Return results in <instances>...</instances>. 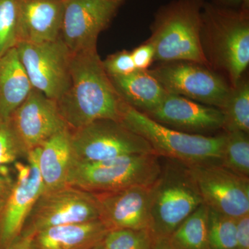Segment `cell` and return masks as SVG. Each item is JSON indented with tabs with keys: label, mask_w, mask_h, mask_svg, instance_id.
<instances>
[{
	"label": "cell",
	"mask_w": 249,
	"mask_h": 249,
	"mask_svg": "<svg viewBox=\"0 0 249 249\" xmlns=\"http://www.w3.org/2000/svg\"><path fill=\"white\" fill-rule=\"evenodd\" d=\"M71 85L56 101L67 127L76 129L99 120L121 121L124 101L106 73L97 49L72 54Z\"/></svg>",
	"instance_id": "obj_1"
},
{
	"label": "cell",
	"mask_w": 249,
	"mask_h": 249,
	"mask_svg": "<svg viewBox=\"0 0 249 249\" xmlns=\"http://www.w3.org/2000/svg\"><path fill=\"white\" fill-rule=\"evenodd\" d=\"M201 43L211 68L225 72L235 88L249 64L248 13L204 2Z\"/></svg>",
	"instance_id": "obj_2"
},
{
	"label": "cell",
	"mask_w": 249,
	"mask_h": 249,
	"mask_svg": "<svg viewBox=\"0 0 249 249\" xmlns=\"http://www.w3.org/2000/svg\"><path fill=\"white\" fill-rule=\"evenodd\" d=\"M204 0H174L160 7L147 42L155 49V61H185L210 67L201 43Z\"/></svg>",
	"instance_id": "obj_3"
},
{
	"label": "cell",
	"mask_w": 249,
	"mask_h": 249,
	"mask_svg": "<svg viewBox=\"0 0 249 249\" xmlns=\"http://www.w3.org/2000/svg\"><path fill=\"white\" fill-rule=\"evenodd\" d=\"M120 122L145 139L160 157L187 166L221 164L226 134L208 136L180 132L159 124L124 102Z\"/></svg>",
	"instance_id": "obj_4"
},
{
	"label": "cell",
	"mask_w": 249,
	"mask_h": 249,
	"mask_svg": "<svg viewBox=\"0 0 249 249\" xmlns=\"http://www.w3.org/2000/svg\"><path fill=\"white\" fill-rule=\"evenodd\" d=\"M204 204L188 167L168 160L152 183L150 231L154 239H167L188 216Z\"/></svg>",
	"instance_id": "obj_5"
},
{
	"label": "cell",
	"mask_w": 249,
	"mask_h": 249,
	"mask_svg": "<svg viewBox=\"0 0 249 249\" xmlns=\"http://www.w3.org/2000/svg\"><path fill=\"white\" fill-rule=\"evenodd\" d=\"M160 158L155 154H142L98 162L76 160L69 174L67 185L93 194L151 185L161 170Z\"/></svg>",
	"instance_id": "obj_6"
},
{
	"label": "cell",
	"mask_w": 249,
	"mask_h": 249,
	"mask_svg": "<svg viewBox=\"0 0 249 249\" xmlns=\"http://www.w3.org/2000/svg\"><path fill=\"white\" fill-rule=\"evenodd\" d=\"M100 216L96 195L67 185L41 193L21 235L29 237L48 228L92 222L100 219Z\"/></svg>",
	"instance_id": "obj_7"
},
{
	"label": "cell",
	"mask_w": 249,
	"mask_h": 249,
	"mask_svg": "<svg viewBox=\"0 0 249 249\" xmlns=\"http://www.w3.org/2000/svg\"><path fill=\"white\" fill-rule=\"evenodd\" d=\"M77 161L98 162L124 156L155 154L145 139L127 128L120 121L99 119L71 129Z\"/></svg>",
	"instance_id": "obj_8"
},
{
	"label": "cell",
	"mask_w": 249,
	"mask_h": 249,
	"mask_svg": "<svg viewBox=\"0 0 249 249\" xmlns=\"http://www.w3.org/2000/svg\"><path fill=\"white\" fill-rule=\"evenodd\" d=\"M148 71L167 92L220 109L232 89L211 68L195 62H163Z\"/></svg>",
	"instance_id": "obj_9"
},
{
	"label": "cell",
	"mask_w": 249,
	"mask_h": 249,
	"mask_svg": "<svg viewBox=\"0 0 249 249\" xmlns=\"http://www.w3.org/2000/svg\"><path fill=\"white\" fill-rule=\"evenodd\" d=\"M33 88L58 101L71 85L72 53L61 39L43 43L19 42L16 47Z\"/></svg>",
	"instance_id": "obj_10"
},
{
	"label": "cell",
	"mask_w": 249,
	"mask_h": 249,
	"mask_svg": "<svg viewBox=\"0 0 249 249\" xmlns=\"http://www.w3.org/2000/svg\"><path fill=\"white\" fill-rule=\"evenodd\" d=\"M37 156L36 148L26 158L27 163H14V184L0 199V249H9L21 235L33 206L44 191Z\"/></svg>",
	"instance_id": "obj_11"
},
{
	"label": "cell",
	"mask_w": 249,
	"mask_h": 249,
	"mask_svg": "<svg viewBox=\"0 0 249 249\" xmlns=\"http://www.w3.org/2000/svg\"><path fill=\"white\" fill-rule=\"evenodd\" d=\"M188 167L209 209L235 219L249 213V178L221 164Z\"/></svg>",
	"instance_id": "obj_12"
},
{
	"label": "cell",
	"mask_w": 249,
	"mask_h": 249,
	"mask_svg": "<svg viewBox=\"0 0 249 249\" xmlns=\"http://www.w3.org/2000/svg\"><path fill=\"white\" fill-rule=\"evenodd\" d=\"M121 4L109 0H65L60 38L72 54L97 49L98 36Z\"/></svg>",
	"instance_id": "obj_13"
},
{
	"label": "cell",
	"mask_w": 249,
	"mask_h": 249,
	"mask_svg": "<svg viewBox=\"0 0 249 249\" xmlns=\"http://www.w3.org/2000/svg\"><path fill=\"white\" fill-rule=\"evenodd\" d=\"M7 123L25 158L54 134L68 127L56 101L35 88L11 114Z\"/></svg>",
	"instance_id": "obj_14"
},
{
	"label": "cell",
	"mask_w": 249,
	"mask_h": 249,
	"mask_svg": "<svg viewBox=\"0 0 249 249\" xmlns=\"http://www.w3.org/2000/svg\"><path fill=\"white\" fill-rule=\"evenodd\" d=\"M145 115L163 125L188 134L206 135L224 127V114L219 108L168 92L160 105Z\"/></svg>",
	"instance_id": "obj_15"
},
{
	"label": "cell",
	"mask_w": 249,
	"mask_h": 249,
	"mask_svg": "<svg viewBox=\"0 0 249 249\" xmlns=\"http://www.w3.org/2000/svg\"><path fill=\"white\" fill-rule=\"evenodd\" d=\"M152 185L95 194L99 204L100 219L109 231L117 229L150 230Z\"/></svg>",
	"instance_id": "obj_16"
},
{
	"label": "cell",
	"mask_w": 249,
	"mask_h": 249,
	"mask_svg": "<svg viewBox=\"0 0 249 249\" xmlns=\"http://www.w3.org/2000/svg\"><path fill=\"white\" fill-rule=\"evenodd\" d=\"M65 0H22L19 42L43 43L58 40Z\"/></svg>",
	"instance_id": "obj_17"
},
{
	"label": "cell",
	"mask_w": 249,
	"mask_h": 249,
	"mask_svg": "<svg viewBox=\"0 0 249 249\" xmlns=\"http://www.w3.org/2000/svg\"><path fill=\"white\" fill-rule=\"evenodd\" d=\"M109 231L101 219L48 228L33 236L31 249H93Z\"/></svg>",
	"instance_id": "obj_18"
},
{
	"label": "cell",
	"mask_w": 249,
	"mask_h": 249,
	"mask_svg": "<svg viewBox=\"0 0 249 249\" xmlns=\"http://www.w3.org/2000/svg\"><path fill=\"white\" fill-rule=\"evenodd\" d=\"M37 148V165L44 191L67 186L69 174L76 160L72 147L71 129H62Z\"/></svg>",
	"instance_id": "obj_19"
},
{
	"label": "cell",
	"mask_w": 249,
	"mask_h": 249,
	"mask_svg": "<svg viewBox=\"0 0 249 249\" xmlns=\"http://www.w3.org/2000/svg\"><path fill=\"white\" fill-rule=\"evenodd\" d=\"M33 88L16 47L0 55V123L8 120Z\"/></svg>",
	"instance_id": "obj_20"
},
{
	"label": "cell",
	"mask_w": 249,
	"mask_h": 249,
	"mask_svg": "<svg viewBox=\"0 0 249 249\" xmlns=\"http://www.w3.org/2000/svg\"><path fill=\"white\" fill-rule=\"evenodd\" d=\"M109 77L121 99L145 114L154 110L167 93L148 70H137L124 76Z\"/></svg>",
	"instance_id": "obj_21"
},
{
	"label": "cell",
	"mask_w": 249,
	"mask_h": 249,
	"mask_svg": "<svg viewBox=\"0 0 249 249\" xmlns=\"http://www.w3.org/2000/svg\"><path fill=\"white\" fill-rule=\"evenodd\" d=\"M209 207L202 204L167 238L174 249H209Z\"/></svg>",
	"instance_id": "obj_22"
},
{
	"label": "cell",
	"mask_w": 249,
	"mask_h": 249,
	"mask_svg": "<svg viewBox=\"0 0 249 249\" xmlns=\"http://www.w3.org/2000/svg\"><path fill=\"white\" fill-rule=\"evenodd\" d=\"M221 110L224 114V127L226 132L240 131L249 132V83L241 80L232 88L225 106Z\"/></svg>",
	"instance_id": "obj_23"
},
{
	"label": "cell",
	"mask_w": 249,
	"mask_h": 249,
	"mask_svg": "<svg viewBox=\"0 0 249 249\" xmlns=\"http://www.w3.org/2000/svg\"><path fill=\"white\" fill-rule=\"evenodd\" d=\"M25 158L22 148L7 121L0 124V197L10 191L15 180V168L12 165L20 158Z\"/></svg>",
	"instance_id": "obj_24"
},
{
	"label": "cell",
	"mask_w": 249,
	"mask_h": 249,
	"mask_svg": "<svg viewBox=\"0 0 249 249\" xmlns=\"http://www.w3.org/2000/svg\"><path fill=\"white\" fill-rule=\"evenodd\" d=\"M225 134L221 165L236 175L249 178V134L240 131Z\"/></svg>",
	"instance_id": "obj_25"
},
{
	"label": "cell",
	"mask_w": 249,
	"mask_h": 249,
	"mask_svg": "<svg viewBox=\"0 0 249 249\" xmlns=\"http://www.w3.org/2000/svg\"><path fill=\"white\" fill-rule=\"evenodd\" d=\"M22 0H0V55L19 42Z\"/></svg>",
	"instance_id": "obj_26"
},
{
	"label": "cell",
	"mask_w": 249,
	"mask_h": 249,
	"mask_svg": "<svg viewBox=\"0 0 249 249\" xmlns=\"http://www.w3.org/2000/svg\"><path fill=\"white\" fill-rule=\"evenodd\" d=\"M209 249H237L236 219L209 209Z\"/></svg>",
	"instance_id": "obj_27"
},
{
	"label": "cell",
	"mask_w": 249,
	"mask_h": 249,
	"mask_svg": "<svg viewBox=\"0 0 249 249\" xmlns=\"http://www.w3.org/2000/svg\"><path fill=\"white\" fill-rule=\"evenodd\" d=\"M155 239L149 229L110 231L103 243L107 249H153Z\"/></svg>",
	"instance_id": "obj_28"
},
{
	"label": "cell",
	"mask_w": 249,
	"mask_h": 249,
	"mask_svg": "<svg viewBox=\"0 0 249 249\" xmlns=\"http://www.w3.org/2000/svg\"><path fill=\"white\" fill-rule=\"evenodd\" d=\"M103 67L109 76H124L135 71L131 52L123 50L108 55L103 61Z\"/></svg>",
	"instance_id": "obj_29"
},
{
	"label": "cell",
	"mask_w": 249,
	"mask_h": 249,
	"mask_svg": "<svg viewBox=\"0 0 249 249\" xmlns=\"http://www.w3.org/2000/svg\"><path fill=\"white\" fill-rule=\"evenodd\" d=\"M131 54L137 70H147L155 61V49L147 41L134 49Z\"/></svg>",
	"instance_id": "obj_30"
},
{
	"label": "cell",
	"mask_w": 249,
	"mask_h": 249,
	"mask_svg": "<svg viewBox=\"0 0 249 249\" xmlns=\"http://www.w3.org/2000/svg\"><path fill=\"white\" fill-rule=\"evenodd\" d=\"M237 249H249V213L236 218Z\"/></svg>",
	"instance_id": "obj_31"
},
{
	"label": "cell",
	"mask_w": 249,
	"mask_h": 249,
	"mask_svg": "<svg viewBox=\"0 0 249 249\" xmlns=\"http://www.w3.org/2000/svg\"><path fill=\"white\" fill-rule=\"evenodd\" d=\"M33 236L20 235L13 242L8 249H31V240Z\"/></svg>",
	"instance_id": "obj_32"
},
{
	"label": "cell",
	"mask_w": 249,
	"mask_h": 249,
	"mask_svg": "<svg viewBox=\"0 0 249 249\" xmlns=\"http://www.w3.org/2000/svg\"><path fill=\"white\" fill-rule=\"evenodd\" d=\"M153 249H174L167 239H156Z\"/></svg>",
	"instance_id": "obj_33"
},
{
	"label": "cell",
	"mask_w": 249,
	"mask_h": 249,
	"mask_svg": "<svg viewBox=\"0 0 249 249\" xmlns=\"http://www.w3.org/2000/svg\"><path fill=\"white\" fill-rule=\"evenodd\" d=\"M217 1L228 6H239L242 2V0H217Z\"/></svg>",
	"instance_id": "obj_34"
},
{
	"label": "cell",
	"mask_w": 249,
	"mask_h": 249,
	"mask_svg": "<svg viewBox=\"0 0 249 249\" xmlns=\"http://www.w3.org/2000/svg\"><path fill=\"white\" fill-rule=\"evenodd\" d=\"M240 6L241 11L249 14V0H242Z\"/></svg>",
	"instance_id": "obj_35"
},
{
	"label": "cell",
	"mask_w": 249,
	"mask_h": 249,
	"mask_svg": "<svg viewBox=\"0 0 249 249\" xmlns=\"http://www.w3.org/2000/svg\"><path fill=\"white\" fill-rule=\"evenodd\" d=\"M93 249H107L106 247H105V245H103V242H101V244H99V245L96 246V247H94Z\"/></svg>",
	"instance_id": "obj_36"
},
{
	"label": "cell",
	"mask_w": 249,
	"mask_h": 249,
	"mask_svg": "<svg viewBox=\"0 0 249 249\" xmlns=\"http://www.w3.org/2000/svg\"><path fill=\"white\" fill-rule=\"evenodd\" d=\"M109 1H115V2L121 3V4H122V3L125 1V0H109Z\"/></svg>",
	"instance_id": "obj_37"
},
{
	"label": "cell",
	"mask_w": 249,
	"mask_h": 249,
	"mask_svg": "<svg viewBox=\"0 0 249 249\" xmlns=\"http://www.w3.org/2000/svg\"><path fill=\"white\" fill-rule=\"evenodd\" d=\"M0 199H1V197H0Z\"/></svg>",
	"instance_id": "obj_38"
},
{
	"label": "cell",
	"mask_w": 249,
	"mask_h": 249,
	"mask_svg": "<svg viewBox=\"0 0 249 249\" xmlns=\"http://www.w3.org/2000/svg\"><path fill=\"white\" fill-rule=\"evenodd\" d=\"M0 124H1V123H0Z\"/></svg>",
	"instance_id": "obj_39"
}]
</instances>
